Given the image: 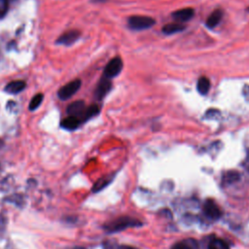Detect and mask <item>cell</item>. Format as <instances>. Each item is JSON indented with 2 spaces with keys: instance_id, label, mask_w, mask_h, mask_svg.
Masks as SVG:
<instances>
[{
  "instance_id": "1",
  "label": "cell",
  "mask_w": 249,
  "mask_h": 249,
  "mask_svg": "<svg viewBox=\"0 0 249 249\" xmlns=\"http://www.w3.org/2000/svg\"><path fill=\"white\" fill-rule=\"evenodd\" d=\"M140 225H142V223L139 222L138 220L133 219V218L120 217L116 220H113V221L105 224L104 229L108 232H116V231H123L126 228H129V227H137V226H140Z\"/></svg>"
},
{
  "instance_id": "2",
  "label": "cell",
  "mask_w": 249,
  "mask_h": 249,
  "mask_svg": "<svg viewBox=\"0 0 249 249\" xmlns=\"http://www.w3.org/2000/svg\"><path fill=\"white\" fill-rule=\"evenodd\" d=\"M129 28L133 30H143L152 27L156 20L155 18L147 16H132L127 20Z\"/></svg>"
},
{
  "instance_id": "3",
  "label": "cell",
  "mask_w": 249,
  "mask_h": 249,
  "mask_svg": "<svg viewBox=\"0 0 249 249\" xmlns=\"http://www.w3.org/2000/svg\"><path fill=\"white\" fill-rule=\"evenodd\" d=\"M80 88H81V80L79 79L73 80L68 84L64 85L63 87H61L57 92V95L61 100H67L71 96H73L79 90Z\"/></svg>"
},
{
  "instance_id": "4",
  "label": "cell",
  "mask_w": 249,
  "mask_h": 249,
  "mask_svg": "<svg viewBox=\"0 0 249 249\" xmlns=\"http://www.w3.org/2000/svg\"><path fill=\"white\" fill-rule=\"evenodd\" d=\"M122 69H123L122 58L114 57L105 66V69L103 72V77L110 80V79L118 76L119 73L122 71Z\"/></svg>"
},
{
  "instance_id": "5",
  "label": "cell",
  "mask_w": 249,
  "mask_h": 249,
  "mask_svg": "<svg viewBox=\"0 0 249 249\" xmlns=\"http://www.w3.org/2000/svg\"><path fill=\"white\" fill-rule=\"evenodd\" d=\"M203 213L210 219H218L221 216V209L213 199H206L203 204Z\"/></svg>"
},
{
  "instance_id": "6",
  "label": "cell",
  "mask_w": 249,
  "mask_h": 249,
  "mask_svg": "<svg viewBox=\"0 0 249 249\" xmlns=\"http://www.w3.org/2000/svg\"><path fill=\"white\" fill-rule=\"evenodd\" d=\"M86 109H87V107L85 105V102L82 101V100H77V101L72 102L68 106L67 113L69 114V116L76 117L82 122L83 118H84V115H85V112H86Z\"/></svg>"
},
{
  "instance_id": "7",
  "label": "cell",
  "mask_w": 249,
  "mask_h": 249,
  "mask_svg": "<svg viewBox=\"0 0 249 249\" xmlns=\"http://www.w3.org/2000/svg\"><path fill=\"white\" fill-rule=\"evenodd\" d=\"M112 88V84L110 82L109 79H106V78H102L97 87H96V89H95V92H94V95L96 97V99L98 100H101L103 97H105V95L110 91Z\"/></svg>"
},
{
  "instance_id": "8",
  "label": "cell",
  "mask_w": 249,
  "mask_h": 249,
  "mask_svg": "<svg viewBox=\"0 0 249 249\" xmlns=\"http://www.w3.org/2000/svg\"><path fill=\"white\" fill-rule=\"evenodd\" d=\"M79 37H80V32L78 30H70V31H67V32L61 34L57 38L56 44L68 46V45H71L74 42H76Z\"/></svg>"
},
{
  "instance_id": "9",
  "label": "cell",
  "mask_w": 249,
  "mask_h": 249,
  "mask_svg": "<svg viewBox=\"0 0 249 249\" xmlns=\"http://www.w3.org/2000/svg\"><path fill=\"white\" fill-rule=\"evenodd\" d=\"M194 15H195V10L193 8H184V9H180L173 12L172 18L176 21L183 22L191 19L194 17Z\"/></svg>"
},
{
  "instance_id": "10",
  "label": "cell",
  "mask_w": 249,
  "mask_h": 249,
  "mask_svg": "<svg viewBox=\"0 0 249 249\" xmlns=\"http://www.w3.org/2000/svg\"><path fill=\"white\" fill-rule=\"evenodd\" d=\"M26 87L24 81H13L5 87V91L11 94H16L22 91Z\"/></svg>"
},
{
  "instance_id": "11",
  "label": "cell",
  "mask_w": 249,
  "mask_h": 249,
  "mask_svg": "<svg viewBox=\"0 0 249 249\" xmlns=\"http://www.w3.org/2000/svg\"><path fill=\"white\" fill-rule=\"evenodd\" d=\"M222 17H223V13H222L221 10H215V11H213V12L209 15V17L207 18V19H206V25H207V27H209V28H214V27H216V26L220 23V21H221V19H222Z\"/></svg>"
},
{
  "instance_id": "12",
  "label": "cell",
  "mask_w": 249,
  "mask_h": 249,
  "mask_svg": "<svg viewBox=\"0 0 249 249\" xmlns=\"http://www.w3.org/2000/svg\"><path fill=\"white\" fill-rule=\"evenodd\" d=\"M81 124V121L73 116H68L66 118H64L61 122V126L64 129H68V130H73L76 129Z\"/></svg>"
},
{
  "instance_id": "13",
  "label": "cell",
  "mask_w": 249,
  "mask_h": 249,
  "mask_svg": "<svg viewBox=\"0 0 249 249\" xmlns=\"http://www.w3.org/2000/svg\"><path fill=\"white\" fill-rule=\"evenodd\" d=\"M185 29V26L179 22H172V23H167L162 26V32L166 35H170L173 33L180 32Z\"/></svg>"
},
{
  "instance_id": "14",
  "label": "cell",
  "mask_w": 249,
  "mask_h": 249,
  "mask_svg": "<svg viewBox=\"0 0 249 249\" xmlns=\"http://www.w3.org/2000/svg\"><path fill=\"white\" fill-rule=\"evenodd\" d=\"M196 89L202 95L207 94L209 89H210V81H209V79L206 78V77H200L197 80V83H196Z\"/></svg>"
},
{
  "instance_id": "15",
  "label": "cell",
  "mask_w": 249,
  "mask_h": 249,
  "mask_svg": "<svg viewBox=\"0 0 249 249\" xmlns=\"http://www.w3.org/2000/svg\"><path fill=\"white\" fill-rule=\"evenodd\" d=\"M208 249H230L229 245L220 238H214L210 240L208 244Z\"/></svg>"
},
{
  "instance_id": "16",
  "label": "cell",
  "mask_w": 249,
  "mask_h": 249,
  "mask_svg": "<svg viewBox=\"0 0 249 249\" xmlns=\"http://www.w3.org/2000/svg\"><path fill=\"white\" fill-rule=\"evenodd\" d=\"M99 110L100 109H99V107L97 105H91L89 107H87L85 115H84V118H83V121H87V120L96 116L99 113Z\"/></svg>"
},
{
  "instance_id": "17",
  "label": "cell",
  "mask_w": 249,
  "mask_h": 249,
  "mask_svg": "<svg viewBox=\"0 0 249 249\" xmlns=\"http://www.w3.org/2000/svg\"><path fill=\"white\" fill-rule=\"evenodd\" d=\"M43 97H44V95L42 93L35 94L29 103V110H31V111L36 110L41 105V103L43 101Z\"/></svg>"
},
{
  "instance_id": "18",
  "label": "cell",
  "mask_w": 249,
  "mask_h": 249,
  "mask_svg": "<svg viewBox=\"0 0 249 249\" xmlns=\"http://www.w3.org/2000/svg\"><path fill=\"white\" fill-rule=\"evenodd\" d=\"M193 243H194L193 241H180L174 244L171 249H195L192 246Z\"/></svg>"
},
{
  "instance_id": "19",
  "label": "cell",
  "mask_w": 249,
  "mask_h": 249,
  "mask_svg": "<svg viewBox=\"0 0 249 249\" xmlns=\"http://www.w3.org/2000/svg\"><path fill=\"white\" fill-rule=\"evenodd\" d=\"M238 177H239L238 173H236V172H234V171H230V172H228V173L224 176V181H226V182H228V183H231V182H233V181L238 180Z\"/></svg>"
},
{
  "instance_id": "20",
  "label": "cell",
  "mask_w": 249,
  "mask_h": 249,
  "mask_svg": "<svg viewBox=\"0 0 249 249\" xmlns=\"http://www.w3.org/2000/svg\"><path fill=\"white\" fill-rule=\"evenodd\" d=\"M8 10V0H0V17H3Z\"/></svg>"
},
{
  "instance_id": "21",
  "label": "cell",
  "mask_w": 249,
  "mask_h": 249,
  "mask_svg": "<svg viewBox=\"0 0 249 249\" xmlns=\"http://www.w3.org/2000/svg\"><path fill=\"white\" fill-rule=\"evenodd\" d=\"M5 225H6V219L3 216H0V232L5 229Z\"/></svg>"
},
{
  "instance_id": "22",
  "label": "cell",
  "mask_w": 249,
  "mask_h": 249,
  "mask_svg": "<svg viewBox=\"0 0 249 249\" xmlns=\"http://www.w3.org/2000/svg\"><path fill=\"white\" fill-rule=\"evenodd\" d=\"M119 249H132V248H130L128 246H121V247H119Z\"/></svg>"
},
{
  "instance_id": "23",
  "label": "cell",
  "mask_w": 249,
  "mask_h": 249,
  "mask_svg": "<svg viewBox=\"0 0 249 249\" xmlns=\"http://www.w3.org/2000/svg\"><path fill=\"white\" fill-rule=\"evenodd\" d=\"M248 11H249V8H248Z\"/></svg>"
}]
</instances>
